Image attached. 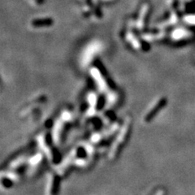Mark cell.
Wrapping results in <instances>:
<instances>
[{
	"mask_svg": "<svg viewBox=\"0 0 195 195\" xmlns=\"http://www.w3.org/2000/svg\"><path fill=\"white\" fill-rule=\"evenodd\" d=\"M131 124H132L131 118L127 117L124 124L121 127V129L119 131L117 137H116V139L114 140L112 147L110 149L109 155H108L110 159H114L116 157V155L118 154L120 148L123 146V144L125 142L128 135H129V131L131 129Z\"/></svg>",
	"mask_w": 195,
	"mask_h": 195,
	"instance_id": "6da1fadb",
	"label": "cell"
},
{
	"mask_svg": "<svg viewBox=\"0 0 195 195\" xmlns=\"http://www.w3.org/2000/svg\"><path fill=\"white\" fill-rule=\"evenodd\" d=\"M24 158H20V159H18L16 161L15 163H12L10 165V167L11 168H14V167H19V166H20L22 164V163H24Z\"/></svg>",
	"mask_w": 195,
	"mask_h": 195,
	"instance_id": "4fadbf2b",
	"label": "cell"
},
{
	"mask_svg": "<svg viewBox=\"0 0 195 195\" xmlns=\"http://www.w3.org/2000/svg\"><path fill=\"white\" fill-rule=\"evenodd\" d=\"M42 159V156L41 154H36L35 156H33V158H31L29 160V163L31 165H35V164H38V163H40Z\"/></svg>",
	"mask_w": 195,
	"mask_h": 195,
	"instance_id": "30bf717a",
	"label": "cell"
},
{
	"mask_svg": "<svg viewBox=\"0 0 195 195\" xmlns=\"http://www.w3.org/2000/svg\"><path fill=\"white\" fill-rule=\"evenodd\" d=\"M64 120H58L54 125L53 130H52V136H53V141L55 145H58L60 142L61 133L64 129Z\"/></svg>",
	"mask_w": 195,
	"mask_h": 195,
	"instance_id": "277c9868",
	"label": "cell"
},
{
	"mask_svg": "<svg viewBox=\"0 0 195 195\" xmlns=\"http://www.w3.org/2000/svg\"><path fill=\"white\" fill-rule=\"evenodd\" d=\"M92 75L94 77V79L95 80V82H97V86L99 87V90L102 91V92H105L106 90L108 89V86H107V82L103 77H102V75L100 74L99 70H93L92 71Z\"/></svg>",
	"mask_w": 195,
	"mask_h": 195,
	"instance_id": "8992f818",
	"label": "cell"
},
{
	"mask_svg": "<svg viewBox=\"0 0 195 195\" xmlns=\"http://www.w3.org/2000/svg\"><path fill=\"white\" fill-rule=\"evenodd\" d=\"M38 143L39 147L41 148L43 153L46 154V156H47L48 160H53V153H52V150H51V147L48 146L44 134H41V135H39L38 137Z\"/></svg>",
	"mask_w": 195,
	"mask_h": 195,
	"instance_id": "3957f363",
	"label": "cell"
},
{
	"mask_svg": "<svg viewBox=\"0 0 195 195\" xmlns=\"http://www.w3.org/2000/svg\"><path fill=\"white\" fill-rule=\"evenodd\" d=\"M89 109L87 111V116H92L96 112V107L97 104H98V98H97L96 95L95 93H91L89 95Z\"/></svg>",
	"mask_w": 195,
	"mask_h": 195,
	"instance_id": "52a82bcc",
	"label": "cell"
},
{
	"mask_svg": "<svg viewBox=\"0 0 195 195\" xmlns=\"http://www.w3.org/2000/svg\"><path fill=\"white\" fill-rule=\"evenodd\" d=\"M116 98H118L116 94H110L107 99V107H106L110 108V107H113L115 105V103H116V102H117Z\"/></svg>",
	"mask_w": 195,
	"mask_h": 195,
	"instance_id": "9c48e42d",
	"label": "cell"
},
{
	"mask_svg": "<svg viewBox=\"0 0 195 195\" xmlns=\"http://www.w3.org/2000/svg\"><path fill=\"white\" fill-rule=\"evenodd\" d=\"M77 150H73L70 154L68 155L64 159V160L63 161L62 163L60 164V166H58L57 167V170H58V172L60 174H64L65 172V171L67 170V168L69 167V165L71 164L72 162H73L74 157L77 155Z\"/></svg>",
	"mask_w": 195,
	"mask_h": 195,
	"instance_id": "5b68a950",
	"label": "cell"
},
{
	"mask_svg": "<svg viewBox=\"0 0 195 195\" xmlns=\"http://www.w3.org/2000/svg\"><path fill=\"white\" fill-rule=\"evenodd\" d=\"M61 119H62L64 122H66V121H68V120H71L72 119L71 113H70L69 112H68V111L64 112L62 113V115H61Z\"/></svg>",
	"mask_w": 195,
	"mask_h": 195,
	"instance_id": "7c38bea8",
	"label": "cell"
},
{
	"mask_svg": "<svg viewBox=\"0 0 195 195\" xmlns=\"http://www.w3.org/2000/svg\"><path fill=\"white\" fill-rule=\"evenodd\" d=\"M2 176H5L7 179H11L12 181H15V180H18V175H16L14 172H11V171H6V176L2 175Z\"/></svg>",
	"mask_w": 195,
	"mask_h": 195,
	"instance_id": "8fae6325",
	"label": "cell"
},
{
	"mask_svg": "<svg viewBox=\"0 0 195 195\" xmlns=\"http://www.w3.org/2000/svg\"><path fill=\"white\" fill-rule=\"evenodd\" d=\"M46 189L47 195H55V180L53 175H50L48 177Z\"/></svg>",
	"mask_w": 195,
	"mask_h": 195,
	"instance_id": "ba28073f",
	"label": "cell"
},
{
	"mask_svg": "<svg viewBox=\"0 0 195 195\" xmlns=\"http://www.w3.org/2000/svg\"><path fill=\"white\" fill-rule=\"evenodd\" d=\"M165 103L166 101L164 99H161L156 103H154V105L150 109H149V111L146 112L145 116H144V121L146 123L150 122V120L155 116V115L160 111L161 108H163V106L165 105Z\"/></svg>",
	"mask_w": 195,
	"mask_h": 195,
	"instance_id": "7a4b0ae2",
	"label": "cell"
}]
</instances>
